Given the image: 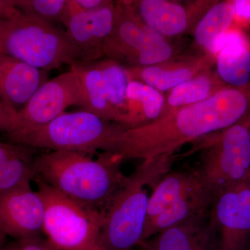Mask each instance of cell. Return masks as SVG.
Returning <instances> with one entry per match:
<instances>
[{
  "instance_id": "cell-35",
  "label": "cell",
  "mask_w": 250,
  "mask_h": 250,
  "mask_svg": "<svg viewBox=\"0 0 250 250\" xmlns=\"http://www.w3.org/2000/svg\"><path fill=\"white\" fill-rule=\"evenodd\" d=\"M0 101H1V100H0Z\"/></svg>"
},
{
  "instance_id": "cell-5",
  "label": "cell",
  "mask_w": 250,
  "mask_h": 250,
  "mask_svg": "<svg viewBox=\"0 0 250 250\" xmlns=\"http://www.w3.org/2000/svg\"><path fill=\"white\" fill-rule=\"evenodd\" d=\"M34 182L45 203L47 241L57 250H100L105 213L83 207L39 179Z\"/></svg>"
},
{
  "instance_id": "cell-18",
  "label": "cell",
  "mask_w": 250,
  "mask_h": 250,
  "mask_svg": "<svg viewBox=\"0 0 250 250\" xmlns=\"http://www.w3.org/2000/svg\"><path fill=\"white\" fill-rule=\"evenodd\" d=\"M131 3L141 22L162 36L179 35L188 27V14L178 3L166 0H141Z\"/></svg>"
},
{
  "instance_id": "cell-14",
  "label": "cell",
  "mask_w": 250,
  "mask_h": 250,
  "mask_svg": "<svg viewBox=\"0 0 250 250\" xmlns=\"http://www.w3.org/2000/svg\"><path fill=\"white\" fill-rule=\"evenodd\" d=\"M145 29L131 1H116L114 25L104 45V55L129 65L142 43Z\"/></svg>"
},
{
  "instance_id": "cell-28",
  "label": "cell",
  "mask_w": 250,
  "mask_h": 250,
  "mask_svg": "<svg viewBox=\"0 0 250 250\" xmlns=\"http://www.w3.org/2000/svg\"><path fill=\"white\" fill-rule=\"evenodd\" d=\"M35 149L15 143L0 141V166L14 158H34Z\"/></svg>"
},
{
  "instance_id": "cell-2",
  "label": "cell",
  "mask_w": 250,
  "mask_h": 250,
  "mask_svg": "<svg viewBox=\"0 0 250 250\" xmlns=\"http://www.w3.org/2000/svg\"><path fill=\"white\" fill-rule=\"evenodd\" d=\"M122 164L118 156L106 152L94 159L88 153L49 151L33 160L36 179L83 207L103 213L127 180Z\"/></svg>"
},
{
  "instance_id": "cell-25",
  "label": "cell",
  "mask_w": 250,
  "mask_h": 250,
  "mask_svg": "<svg viewBox=\"0 0 250 250\" xmlns=\"http://www.w3.org/2000/svg\"><path fill=\"white\" fill-rule=\"evenodd\" d=\"M34 158H14L0 166V195L34 182Z\"/></svg>"
},
{
  "instance_id": "cell-20",
  "label": "cell",
  "mask_w": 250,
  "mask_h": 250,
  "mask_svg": "<svg viewBox=\"0 0 250 250\" xmlns=\"http://www.w3.org/2000/svg\"><path fill=\"white\" fill-rule=\"evenodd\" d=\"M80 76L84 97L83 111L90 112L106 121L115 122L109 101L107 83L102 59L72 65Z\"/></svg>"
},
{
  "instance_id": "cell-13",
  "label": "cell",
  "mask_w": 250,
  "mask_h": 250,
  "mask_svg": "<svg viewBox=\"0 0 250 250\" xmlns=\"http://www.w3.org/2000/svg\"><path fill=\"white\" fill-rule=\"evenodd\" d=\"M217 55V74L228 86L240 87L250 82V47L244 36L228 31L207 49Z\"/></svg>"
},
{
  "instance_id": "cell-12",
  "label": "cell",
  "mask_w": 250,
  "mask_h": 250,
  "mask_svg": "<svg viewBox=\"0 0 250 250\" xmlns=\"http://www.w3.org/2000/svg\"><path fill=\"white\" fill-rule=\"evenodd\" d=\"M49 72L0 54V100L18 113L49 80Z\"/></svg>"
},
{
  "instance_id": "cell-1",
  "label": "cell",
  "mask_w": 250,
  "mask_h": 250,
  "mask_svg": "<svg viewBox=\"0 0 250 250\" xmlns=\"http://www.w3.org/2000/svg\"><path fill=\"white\" fill-rule=\"evenodd\" d=\"M250 114V82L243 86H226L200 103L161 113L142 126L123 129L103 152L123 162L174 155L184 145L228 129Z\"/></svg>"
},
{
  "instance_id": "cell-7",
  "label": "cell",
  "mask_w": 250,
  "mask_h": 250,
  "mask_svg": "<svg viewBox=\"0 0 250 250\" xmlns=\"http://www.w3.org/2000/svg\"><path fill=\"white\" fill-rule=\"evenodd\" d=\"M197 169L214 198L246 182L250 168V114L219 133Z\"/></svg>"
},
{
  "instance_id": "cell-32",
  "label": "cell",
  "mask_w": 250,
  "mask_h": 250,
  "mask_svg": "<svg viewBox=\"0 0 250 250\" xmlns=\"http://www.w3.org/2000/svg\"><path fill=\"white\" fill-rule=\"evenodd\" d=\"M236 9V17L250 20V1H233Z\"/></svg>"
},
{
  "instance_id": "cell-22",
  "label": "cell",
  "mask_w": 250,
  "mask_h": 250,
  "mask_svg": "<svg viewBox=\"0 0 250 250\" xmlns=\"http://www.w3.org/2000/svg\"><path fill=\"white\" fill-rule=\"evenodd\" d=\"M226 86L218 74L208 67L171 89L165 98L162 113L200 103Z\"/></svg>"
},
{
  "instance_id": "cell-19",
  "label": "cell",
  "mask_w": 250,
  "mask_h": 250,
  "mask_svg": "<svg viewBox=\"0 0 250 250\" xmlns=\"http://www.w3.org/2000/svg\"><path fill=\"white\" fill-rule=\"evenodd\" d=\"M198 171H170L152 188L148 203L146 224L174 202L203 184Z\"/></svg>"
},
{
  "instance_id": "cell-33",
  "label": "cell",
  "mask_w": 250,
  "mask_h": 250,
  "mask_svg": "<svg viewBox=\"0 0 250 250\" xmlns=\"http://www.w3.org/2000/svg\"><path fill=\"white\" fill-rule=\"evenodd\" d=\"M6 235L4 231L0 229V250H2L4 248L5 241H6Z\"/></svg>"
},
{
  "instance_id": "cell-23",
  "label": "cell",
  "mask_w": 250,
  "mask_h": 250,
  "mask_svg": "<svg viewBox=\"0 0 250 250\" xmlns=\"http://www.w3.org/2000/svg\"><path fill=\"white\" fill-rule=\"evenodd\" d=\"M236 18L234 1H221L210 6L195 28V40L207 50L220 36L229 31Z\"/></svg>"
},
{
  "instance_id": "cell-29",
  "label": "cell",
  "mask_w": 250,
  "mask_h": 250,
  "mask_svg": "<svg viewBox=\"0 0 250 250\" xmlns=\"http://www.w3.org/2000/svg\"><path fill=\"white\" fill-rule=\"evenodd\" d=\"M2 250H57L47 240L43 241L39 236L17 240L4 247Z\"/></svg>"
},
{
  "instance_id": "cell-4",
  "label": "cell",
  "mask_w": 250,
  "mask_h": 250,
  "mask_svg": "<svg viewBox=\"0 0 250 250\" xmlns=\"http://www.w3.org/2000/svg\"><path fill=\"white\" fill-rule=\"evenodd\" d=\"M0 54L48 72L82 62L66 31L21 11L0 21Z\"/></svg>"
},
{
  "instance_id": "cell-24",
  "label": "cell",
  "mask_w": 250,
  "mask_h": 250,
  "mask_svg": "<svg viewBox=\"0 0 250 250\" xmlns=\"http://www.w3.org/2000/svg\"><path fill=\"white\" fill-rule=\"evenodd\" d=\"M172 55V46L164 36L146 25L142 43L127 67L158 65L167 62Z\"/></svg>"
},
{
  "instance_id": "cell-31",
  "label": "cell",
  "mask_w": 250,
  "mask_h": 250,
  "mask_svg": "<svg viewBox=\"0 0 250 250\" xmlns=\"http://www.w3.org/2000/svg\"><path fill=\"white\" fill-rule=\"evenodd\" d=\"M21 13L15 6L14 0H0V21Z\"/></svg>"
},
{
  "instance_id": "cell-26",
  "label": "cell",
  "mask_w": 250,
  "mask_h": 250,
  "mask_svg": "<svg viewBox=\"0 0 250 250\" xmlns=\"http://www.w3.org/2000/svg\"><path fill=\"white\" fill-rule=\"evenodd\" d=\"M23 14L57 24L63 22L67 0H14Z\"/></svg>"
},
{
  "instance_id": "cell-10",
  "label": "cell",
  "mask_w": 250,
  "mask_h": 250,
  "mask_svg": "<svg viewBox=\"0 0 250 250\" xmlns=\"http://www.w3.org/2000/svg\"><path fill=\"white\" fill-rule=\"evenodd\" d=\"M45 207L30 184L0 195V229L17 240L34 238L43 231Z\"/></svg>"
},
{
  "instance_id": "cell-8",
  "label": "cell",
  "mask_w": 250,
  "mask_h": 250,
  "mask_svg": "<svg viewBox=\"0 0 250 250\" xmlns=\"http://www.w3.org/2000/svg\"><path fill=\"white\" fill-rule=\"evenodd\" d=\"M83 108L84 97L80 76L75 69L49 80L16 115L12 129L6 134L10 142L39 129L65 113L70 106Z\"/></svg>"
},
{
  "instance_id": "cell-15",
  "label": "cell",
  "mask_w": 250,
  "mask_h": 250,
  "mask_svg": "<svg viewBox=\"0 0 250 250\" xmlns=\"http://www.w3.org/2000/svg\"><path fill=\"white\" fill-rule=\"evenodd\" d=\"M210 56L184 59L177 62H166L151 66L126 67L130 80L146 83L159 91H166L190 80L210 67Z\"/></svg>"
},
{
  "instance_id": "cell-17",
  "label": "cell",
  "mask_w": 250,
  "mask_h": 250,
  "mask_svg": "<svg viewBox=\"0 0 250 250\" xmlns=\"http://www.w3.org/2000/svg\"><path fill=\"white\" fill-rule=\"evenodd\" d=\"M208 219V216L176 225L141 244L144 250H206L213 238Z\"/></svg>"
},
{
  "instance_id": "cell-9",
  "label": "cell",
  "mask_w": 250,
  "mask_h": 250,
  "mask_svg": "<svg viewBox=\"0 0 250 250\" xmlns=\"http://www.w3.org/2000/svg\"><path fill=\"white\" fill-rule=\"evenodd\" d=\"M218 250H248L250 246V187L247 182L215 197L208 215Z\"/></svg>"
},
{
  "instance_id": "cell-11",
  "label": "cell",
  "mask_w": 250,
  "mask_h": 250,
  "mask_svg": "<svg viewBox=\"0 0 250 250\" xmlns=\"http://www.w3.org/2000/svg\"><path fill=\"white\" fill-rule=\"evenodd\" d=\"M115 18L116 2L110 1L103 7L75 15L67 21L66 33L80 52L82 62L104 57V45L113 29Z\"/></svg>"
},
{
  "instance_id": "cell-21",
  "label": "cell",
  "mask_w": 250,
  "mask_h": 250,
  "mask_svg": "<svg viewBox=\"0 0 250 250\" xmlns=\"http://www.w3.org/2000/svg\"><path fill=\"white\" fill-rule=\"evenodd\" d=\"M126 97L128 115L125 129L147 124L155 121L162 113L165 98L152 86L130 80Z\"/></svg>"
},
{
  "instance_id": "cell-34",
  "label": "cell",
  "mask_w": 250,
  "mask_h": 250,
  "mask_svg": "<svg viewBox=\"0 0 250 250\" xmlns=\"http://www.w3.org/2000/svg\"><path fill=\"white\" fill-rule=\"evenodd\" d=\"M246 182H247V183H248V185H249L250 187V168L249 172H248V177H247Z\"/></svg>"
},
{
  "instance_id": "cell-3",
  "label": "cell",
  "mask_w": 250,
  "mask_h": 250,
  "mask_svg": "<svg viewBox=\"0 0 250 250\" xmlns=\"http://www.w3.org/2000/svg\"><path fill=\"white\" fill-rule=\"evenodd\" d=\"M174 155L143 161L131 175L105 212L100 238V250H129L143 241L149 195L152 188L170 172Z\"/></svg>"
},
{
  "instance_id": "cell-16",
  "label": "cell",
  "mask_w": 250,
  "mask_h": 250,
  "mask_svg": "<svg viewBox=\"0 0 250 250\" xmlns=\"http://www.w3.org/2000/svg\"><path fill=\"white\" fill-rule=\"evenodd\" d=\"M214 199L205 184H202L146 224L143 241L176 225L208 217Z\"/></svg>"
},
{
  "instance_id": "cell-6",
  "label": "cell",
  "mask_w": 250,
  "mask_h": 250,
  "mask_svg": "<svg viewBox=\"0 0 250 250\" xmlns=\"http://www.w3.org/2000/svg\"><path fill=\"white\" fill-rule=\"evenodd\" d=\"M123 129L122 125L104 121L90 112H65L11 143L33 149L91 154L104 150L108 142Z\"/></svg>"
},
{
  "instance_id": "cell-27",
  "label": "cell",
  "mask_w": 250,
  "mask_h": 250,
  "mask_svg": "<svg viewBox=\"0 0 250 250\" xmlns=\"http://www.w3.org/2000/svg\"><path fill=\"white\" fill-rule=\"evenodd\" d=\"M109 1L108 0H67L62 24L65 25L67 21L75 15L100 9Z\"/></svg>"
},
{
  "instance_id": "cell-30",
  "label": "cell",
  "mask_w": 250,
  "mask_h": 250,
  "mask_svg": "<svg viewBox=\"0 0 250 250\" xmlns=\"http://www.w3.org/2000/svg\"><path fill=\"white\" fill-rule=\"evenodd\" d=\"M17 113L11 111L0 101V130L6 134L10 132L16 121Z\"/></svg>"
}]
</instances>
